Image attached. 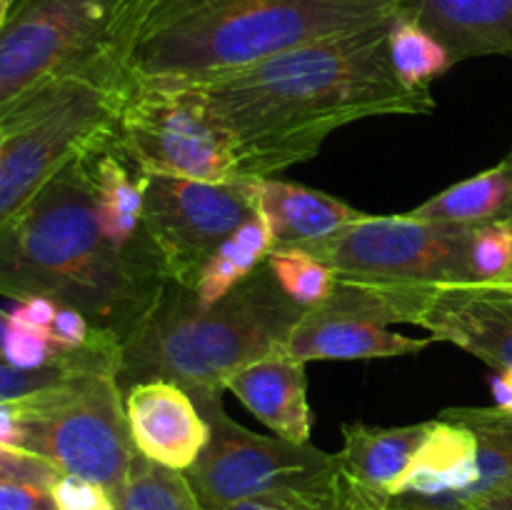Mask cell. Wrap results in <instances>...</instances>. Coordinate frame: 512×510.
<instances>
[{
    "instance_id": "28",
    "label": "cell",
    "mask_w": 512,
    "mask_h": 510,
    "mask_svg": "<svg viewBox=\"0 0 512 510\" xmlns=\"http://www.w3.org/2000/svg\"><path fill=\"white\" fill-rule=\"evenodd\" d=\"M60 478L63 473L43 455L13 448V445H0V480L3 483L40 485V488L53 490Z\"/></svg>"
},
{
    "instance_id": "20",
    "label": "cell",
    "mask_w": 512,
    "mask_h": 510,
    "mask_svg": "<svg viewBox=\"0 0 512 510\" xmlns=\"http://www.w3.org/2000/svg\"><path fill=\"white\" fill-rule=\"evenodd\" d=\"M410 215L443 223L512 225V148L498 165L450 185L410 210Z\"/></svg>"
},
{
    "instance_id": "21",
    "label": "cell",
    "mask_w": 512,
    "mask_h": 510,
    "mask_svg": "<svg viewBox=\"0 0 512 510\" xmlns=\"http://www.w3.org/2000/svg\"><path fill=\"white\" fill-rule=\"evenodd\" d=\"M275 250V233L268 215L255 210L253 218L245 220L223 245L205 263L203 273L195 280L193 290L203 305H213L223 300L233 288H238L245 278L255 273L270 253Z\"/></svg>"
},
{
    "instance_id": "30",
    "label": "cell",
    "mask_w": 512,
    "mask_h": 510,
    "mask_svg": "<svg viewBox=\"0 0 512 510\" xmlns=\"http://www.w3.org/2000/svg\"><path fill=\"white\" fill-rule=\"evenodd\" d=\"M93 325L83 313L73 308H58L53 325H50V340L63 350H80L93 338Z\"/></svg>"
},
{
    "instance_id": "26",
    "label": "cell",
    "mask_w": 512,
    "mask_h": 510,
    "mask_svg": "<svg viewBox=\"0 0 512 510\" xmlns=\"http://www.w3.org/2000/svg\"><path fill=\"white\" fill-rule=\"evenodd\" d=\"M470 285H505L512 270V225H475L468 245Z\"/></svg>"
},
{
    "instance_id": "12",
    "label": "cell",
    "mask_w": 512,
    "mask_h": 510,
    "mask_svg": "<svg viewBox=\"0 0 512 510\" xmlns=\"http://www.w3.org/2000/svg\"><path fill=\"white\" fill-rule=\"evenodd\" d=\"M375 288L383 290L393 325H418L433 340L458 345L490 368H512V290L505 285Z\"/></svg>"
},
{
    "instance_id": "35",
    "label": "cell",
    "mask_w": 512,
    "mask_h": 510,
    "mask_svg": "<svg viewBox=\"0 0 512 510\" xmlns=\"http://www.w3.org/2000/svg\"><path fill=\"white\" fill-rule=\"evenodd\" d=\"M13 3H15V0H0V25H3V20L8 18V13H10V8H13Z\"/></svg>"
},
{
    "instance_id": "6",
    "label": "cell",
    "mask_w": 512,
    "mask_h": 510,
    "mask_svg": "<svg viewBox=\"0 0 512 510\" xmlns=\"http://www.w3.org/2000/svg\"><path fill=\"white\" fill-rule=\"evenodd\" d=\"M8 410L13 448L43 455L63 475L93 480L113 495L138 458L115 373H75Z\"/></svg>"
},
{
    "instance_id": "31",
    "label": "cell",
    "mask_w": 512,
    "mask_h": 510,
    "mask_svg": "<svg viewBox=\"0 0 512 510\" xmlns=\"http://www.w3.org/2000/svg\"><path fill=\"white\" fill-rule=\"evenodd\" d=\"M0 510H58V505L53 490L0 480Z\"/></svg>"
},
{
    "instance_id": "13",
    "label": "cell",
    "mask_w": 512,
    "mask_h": 510,
    "mask_svg": "<svg viewBox=\"0 0 512 510\" xmlns=\"http://www.w3.org/2000/svg\"><path fill=\"white\" fill-rule=\"evenodd\" d=\"M433 343V338H408L393 330L383 290L338 278L333 295L295 323L285 353L303 363L403 358Z\"/></svg>"
},
{
    "instance_id": "36",
    "label": "cell",
    "mask_w": 512,
    "mask_h": 510,
    "mask_svg": "<svg viewBox=\"0 0 512 510\" xmlns=\"http://www.w3.org/2000/svg\"><path fill=\"white\" fill-rule=\"evenodd\" d=\"M505 288H510V290H512V270H510V275H508V280H505Z\"/></svg>"
},
{
    "instance_id": "7",
    "label": "cell",
    "mask_w": 512,
    "mask_h": 510,
    "mask_svg": "<svg viewBox=\"0 0 512 510\" xmlns=\"http://www.w3.org/2000/svg\"><path fill=\"white\" fill-rule=\"evenodd\" d=\"M195 403L210 438L185 478L203 510L328 498L343 483L338 453L253 433L225 413L223 395H195Z\"/></svg>"
},
{
    "instance_id": "4",
    "label": "cell",
    "mask_w": 512,
    "mask_h": 510,
    "mask_svg": "<svg viewBox=\"0 0 512 510\" xmlns=\"http://www.w3.org/2000/svg\"><path fill=\"white\" fill-rule=\"evenodd\" d=\"M303 313L268 260L213 305L168 280L150 318L120 348L115 378L123 393L145 380H170L193 398L223 395L235 373L285 348Z\"/></svg>"
},
{
    "instance_id": "25",
    "label": "cell",
    "mask_w": 512,
    "mask_h": 510,
    "mask_svg": "<svg viewBox=\"0 0 512 510\" xmlns=\"http://www.w3.org/2000/svg\"><path fill=\"white\" fill-rule=\"evenodd\" d=\"M268 265L285 295L305 310L325 303L338 285L335 270L303 248H275Z\"/></svg>"
},
{
    "instance_id": "14",
    "label": "cell",
    "mask_w": 512,
    "mask_h": 510,
    "mask_svg": "<svg viewBox=\"0 0 512 510\" xmlns=\"http://www.w3.org/2000/svg\"><path fill=\"white\" fill-rule=\"evenodd\" d=\"M130 438L148 460L188 470L208 445L210 425L193 395L170 380H145L125 390Z\"/></svg>"
},
{
    "instance_id": "33",
    "label": "cell",
    "mask_w": 512,
    "mask_h": 510,
    "mask_svg": "<svg viewBox=\"0 0 512 510\" xmlns=\"http://www.w3.org/2000/svg\"><path fill=\"white\" fill-rule=\"evenodd\" d=\"M468 510H512V485L510 488L498 490V493H490L485 498L475 500Z\"/></svg>"
},
{
    "instance_id": "18",
    "label": "cell",
    "mask_w": 512,
    "mask_h": 510,
    "mask_svg": "<svg viewBox=\"0 0 512 510\" xmlns=\"http://www.w3.org/2000/svg\"><path fill=\"white\" fill-rule=\"evenodd\" d=\"M430 425H433V420L415 425H398V428L345 423V443L343 450L338 453L340 470L360 490L390 503L395 488L408 473L420 443L430 433Z\"/></svg>"
},
{
    "instance_id": "11",
    "label": "cell",
    "mask_w": 512,
    "mask_h": 510,
    "mask_svg": "<svg viewBox=\"0 0 512 510\" xmlns=\"http://www.w3.org/2000/svg\"><path fill=\"white\" fill-rule=\"evenodd\" d=\"M258 210V180L148 175L145 218L170 283L193 288L215 250Z\"/></svg>"
},
{
    "instance_id": "16",
    "label": "cell",
    "mask_w": 512,
    "mask_h": 510,
    "mask_svg": "<svg viewBox=\"0 0 512 510\" xmlns=\"http://www.w3.org/2000/svg\"><path fill=\"white\" fill-rule=\"evenodd\" d=\"M305 365L308 363L285 353V348L275 350L235 373L228 390L278 438L310 443L313 413L308 405Z\"/></svg>"
},
{
    "instance_id": "5",
    "label": "cell",
    "mask_w": 512,
    "mask_h": 510,
    "mask_svg": "<svg viewBox=\"0 0 512 510\" xmlns=\"http://www.w3.org/2000/svg\"><path fill=\"white\" fill-rule=\"evenodd\" d=\"M123 98L110 48L0 110V230L65 165L113 138Z\"/></svg>"
},
{
    "instance_id": "23",
    "label": "cell",
    "mask_w": 512,
    "mask_h": 510,
    "mask_svg": "<svg viewBox=\"0 0 512 510\" xmlns=\"http://www.w3.org/2000/svg\"><path fill=\"white\" fill-rule=\"evenodd\" d=\"M120 348L123 345L110 335L93 330V338L85 348L65 350L58 360L43 365V368H20L10 360L0 358V405L15 403L48 385L60 383L75 373H118Z\"/></svg>"
},
{
    "instance_id": "29",
    "label": "cell",
    "mask_w": 512,
    "mask_h": 510,
    "mask_svg": "<svg viewBox=\"0 0 512 510\" xmlns=\"http://www.w3.org/2000/svg\"><path fill=\"white\" fill-rule=\"evenodd\" d=\"M53 498L58 510H118L110 490L78 475H63L55 483Z\"/></svg>"
},
{
    "instance_id": "27",
    "label": "cell",
    "mask_w": 512,
    "mask_h": 510,
    "mask_svg": "<svg viewBox=\"0 0 512 510\" xmlns=\"http://www.w3.org/2000/svg\"><path fill=\"white\" fill-rule=\"evenodd\" d=\"M225 510H390L388 500L365 493L343 475V483L328 498L290 500V503H240Z\"/></svg>"
},
{
    "instance_id": "19",
    "label": "cell",
    "mask_w": 512,
    "mask_h": 510,
    "mask_svg": "<svg viewBox=\"0 0 512 510\" xmlns=\"http://www.w3.org/2000/svg\"><path fill=\"white\" fill-rule=\"evenodd\" d=\"M258 203L273 225L275 248L323 240L365 215L323 190L278 178L258 180Z\"/></svg>"
},
{
    "instance_id": "9",
    "label": "cell",
    "mask_w": 512,
    "mask_h": 510,
    "mask_svg": "<svg viewBox=\"0 0 512 510\" xmlns=\"http://www.w3.org/2000/svg\"><path fill=\"white\" fill-rule=\"evenodd\" d=\"M133 0H15L0 25V110L113 48Z\"/></svg>"
},
{
    "instance_id": "1",
    "label": "cell",
    "mask_w": 512,
    "mask_h": 510,
    "mask_svg": "<svg viewBox=\"0 0 512 510\" xmlns=\"http://www.w3.org/2000/svg\"><path fill=\"white\" fill-rule=\"evenodd\" d=\"M388 23L160 88H185L198 95L228 133L240 178H273L313 160L325 140L345 125L383 115L433 113V93L408 88L395 75Z\"/></svg>"
},
{
    "instance_id": "32",
    "label": "cell",
    "mask_w": 512,
    "mask_h": 510,
    "mask_svg": "<svg viewBox=\"0 0 512 510\" xmlns=\"http://www.w3.org/2000/svg\"><path fill=\"white\" fill-rule=\"evenodd\" d=\"M490 390H493L498 408L512 410V368L495 370V375L490 378Z\"/></svg>"
},
{
    "instance_id": "2",
    "label": "cell",
    "mask_w": 512,
    "mask_h": 510,
    "mask_svg": "<svg viewBox=\"0 0 512 510\" xmlns=\"http://www.w3.org/2000/svg\"><path fill=\"white\" fill-rule=\"evenodd\" d=\"M403 0H133L113 58L125 90L180 85L395 18Z\"/></svg>"
},
{
    "instance_id": "24",
    "label": "cell",
    "mask_w": 512,
    "mask_h": 510,
    "mask_svg": "<svg viewBox=\"0 0 512 510\" xmlns=\"http://www.w3.org/2000/svg\"><path fill=\"white\" fill-rule=\"evenodd\" d=\"M388 53L395 75L415 90H430V83L455 65L445 45L400 10L388 23Z\"/></svg>"
},
{
    "instance_id": "34",
    "label": "cell",
    "mask_w": 512,
    "mask_h": 510,
    "mask_svg": "<svg viewBox=\"0 0 512 510\" xmlns=\"http://www.w3.org/2000/svg\"><path fill=\"white\" fill-rule=\"evenodd\" d=\"M8 330H10V313L0 308V358L5 353V343H8Z\"/></svg>"
},
{
    "instance_id": "22",
    "label": "cell",
    "mask_w": 512,
    "mask_h": 510,
    "mask_svg": "<svg viewBox=\"0 0 512 510\" xmlns=\"http://www.w3.org/2000/svg\"><path fill=\"white\" fill-rule=\"evenodd\" d=\"M440 418L465 425L478 440V473L465 493L460 510H468L475 500L512 485V410L493 408H445Z\"/></svg>"
},
{
    "instance_id": "8",
    "label": "cell",
    "mask_w": 512,
    "mask_h": 510,
    "mask_svg": "<svg viewBox=\"0 0 512 510\" xmlns=\"http://www.w3.org/2000/svg\"><path fill=\"white\" fill-rule=\"evenodd\" d=\"M473 223H443L415 215H360L308 250L340 280L383 288L470 285L468 245Z\"/></svg>"
},
{
    "instance_id": "17",
    "label": "cell",
    "mask_w": 512,
    "mask_h": 510,
    "mask_svg": "<svg viewBox=\"0 0 512 510\" xmlns=\"http://www.w3.org/2000/svg\"><path fill=\"white\" fill-rule=\"evenodd\" d=\"M400 13L433 33L453 63L488 55L512 60V0H403Z\"/></svg>"
},
{
    "instance_id": "3",
    "label": "cell",
    "mask_w": 512,
    "mask_h": 510,
    "mask_svg": "<svg viewBox=\"0 0 512 510\" xmlns=\"http://www.w3.org/2000/svg\"><path fill=\"white\" fill-rule=\"evenodd\" d=\"M105 143L65 165L0 230V295L78 310L123 345L150 318L168 280L135 270L100 235L93 170Z\"/></svg>"
},
{
    "instance_id": "10",
    "label": "cell",
    "mask_w": 512,
    "mask_h": 510,
    "mask_svg": "<svg viewBox=\"0 0 512 510\" xmlns=\"http://www.w3.org/2000/svg\"><path fill=\"white\" fill-rule=\"evenodd\" d=\"M113 143L143 175L205 183L240 178L228 133L185 88L125 90Z\"/></svg>"
},
{
    "instance_id": "15",
    "label": "cell",
    "mask_w": 512,
    "mask_h": 510,
    "mask_svg": "<svg viewBox=\"0 0 512 510\" xmlns=\"http://www.w3.org/2000/svg\"><path fill=\"white\" fill-rule=\"evenodd\" d=\"M95 223L105 243L148 278L168 280L145 218L148 175L140 173L115 143L95 155Z\"/></svg>"
},
{
    "instance_id": "37",
    "label": "cell",
    "mask_w": 512,
    "mask_h": 510,
    "mask_svg": "<svg viewBox=\"0 0 512 510\" xmlns=\"http://www.w3.org/2000/svg\"><path fill=\"white\" fill-rule=\"evenodd\" d=\"M390 510H393V508H390Z\"/></svg>"
}]
</instances>
